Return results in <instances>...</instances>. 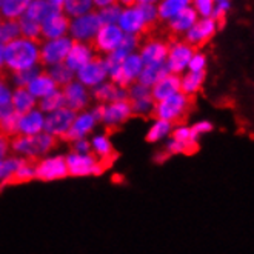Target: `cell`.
I'll return each instance as SVG.
<instances>
[{
  "label": "cell",
  "instance_id": "f5cc1de1",
  "mask_svg": "<svg viewBox=\"0 0 254 254\" xmlns=\"http://www.w3.org/2000/svg\"><path fill=\"white\" fill-rule=\"evenodd\" d=\"M113 179H114V182H121V179H124V177H121V176H114Z\"/></svg>",
  "mask_w": 254,
  "mask_h": 254
},
{
  "label": "cell",
  "instance_id": "2e32d148",
  "mask_svg": "<svg viewBox=\"0 0 254 254\" xmlns=\"http://www.w3.org/2000/svg\"><path fill=\"white\" fill-rule=\"evenodd\" d=\"M66 167L68 176H89L97 174V160L93 156V151L89 156H79V154H69L66 157Z\"/></svg>",
  "mask_w": 254,
  "mask_h": 254
},
{
  "label": "cell",
  "instance_id": "681fc988",
  "mask_svg": "<svg viewBox=\"0 0 254 254\" xmlns=\"http://www.w3.org/2000/svg\"><path fill=\"white\" fill-rule=\"evenodd\" d=\"M9 140L11 139H8V137H5V136H2V134H0V160H2V157H5L6 153H8V149H9Z\"/></svg>",
  "mask_w": 254,
  "mask_h": 254
},
{
  "label": "cell",
  "instance_id": "7bdbcfd3",
  "mask_svg": "<svg viewBox=\"0 0 254 254\" xmlns=\"http://www.w3.org/2000/svg\"><path fill=\"white\" fill-rule=\"evenodd\" d=\"M231 9V2L230 0H217V2H214V9H213V16L211 19L219 23V22H225V16L227 12Z\"/></svg>",
  "mask_w": 254,
  "mask_h": 254
},
{
  "label": "cell",
  "instance_id": "bcb514c9",
  "mask_svg": "<svg viewBox=\"0 0 254 254\" xmlns=\"http://www.w3.org/2000/svg\"><path fill=\"white\" fill-rule=\"evenodd\" d=\"M171 140H176V142H188L191 140V131H190V127H185V125H179L176 127L173 131H171Z\"/></svg>",
  "mask_w": 254,
  "mask_h": 254
},
{
  "label": "cell",
  "instance_id": "30bf717a",
  "mask_svg": "<svg viewBox=\"0 0 254 254\" xmlns=\"http://www.w3.org/2000/svg\"><path fill=\"white\" fill-rule=\"evenodd\" d=\"M102 23L97 16V12H89L83 17H79L76 20H72L69 25V31L74 37V40H83L88 42L89 39H93L97 31L100 29Z\"/></svg>",
  "mask_w": 254,
  "mask_h": 254
},
{
  "label": "cell",
  "instance_id": "f1b7e54d",
  "mask_svg": "<svg viewBox=\"0 0 254 254\" xmlns=\"http://www.w3.org/2000/svg\"><path fill=\"white\" fill-rule=\"evenodd\" d=\"M43 116L39 111H31L26 116H22L20 125H19V134H26V136H34L43 129Z\"/></svg>",
  "mask_w": 254,
  "mask_h": 254
},
{
  "label": "cell",
  "instance_id": "ab89813d",
  "mask_svg": "<svg viewBox=\"0 0 254 254\" xmlns=\"http://www.w3.org/2000/svg\"><path fill=\"white\" fill-rule=\"evenodd\" d=\"M42 69H39L36 65L28 68V69H23V71H17V72H12V79L14 82H16L17 88H26L28 83L31 82L37 74L40 72Z\"/></svg>",
  "mask_w": 254,
  "mask_h": 254
},
{
  "label": "cell",
  "instance_id": "ee69618b",
  "mask_svg": "<svg viewBox=\"0 0 254 254\" xmlns=\"http://www.w3.org/2000/svg\"><path fill=\"white\" fill-rule=\"evenodd\" d=\"M206 68V56L202 53H194L188 64V72H205Z\"/></svg>",
  "mask_w": 254,
  "mask_h": 254
},
{
  "label": "cell",
  "instance_id": "3957f363",
  "mask_svg": "<svg viewBox=\"0 0 254 254\" xmlns=\"http://www.w3.org/2000/svg\"><path fill=\"white\" fill-rule=\"evenodd\" d=\"M5 65L11 72L23 71L36 65L39 61L37 45L26 39H16L5 47Z\"/></svg>",
  "mask_w": 254,
  "mask_h": 254
},
{
  "label": "cell",
  "instance_id": "d6986e66",
  "mask_svg": "<svg viewBox=\"0 0 254 254\" xmlns=\"http://www.w3.org/2000/svg\"><path fill=\"white\" fill-rule=\"evenodd\" d=\"M91 51L86 47L85 42H80V40H72L71 42V48L66 54V59H65V65L74 71V69H82L86 64H89L91 61Z\"/></svg>",
  "mask_w": 254,
  "mask_h": 254
},
{
  "label": "cell",
  "instance_id": "ffe728a7",
  "mask_svg": "<svg viewBox=\"0 0 254 254\" xmlns=\"http://www.w3.org/2000/svg\"><path fill=\"white\" fill-rule=\"evenodd\" d=\"M94 117L91 113H85L79 117H76V121H74L72 127L64 134V136L59 139V140H64V142H77V140H82V137L85 134L91 132V129L94 128Z\"/></svg>",
  "mask_w": 254,
  "mask_h": 254
},
{
  "label": "cell",
  "instance_id": "cb8c5ba5",
  "mask_svg": "<svg viewBox=\"0 0 254 254\" xmlns=\"http://www.w3.org/2000/svg\"><path fill=\"white\" fill-rule=\"evenodd\" d=\"M11 105L14 113H17L19 116H26L28 113H31L34 110L36 97L29 94L26 88H17L11 96Z\"/></svg>",
  "mask_w": 254,
  "mask_h": 254
},
{
  "label": "cell",
  "instance_id": "484cf974",
  "mask_svg": "<svg viewBox=\"0 0 254 254\" xmlns=\"http://www.w3.org/2000/svg\"><path fill=\"white\" fill-rule=\"evenodd\" d=\"M94 99L102 102V105H105V103H113V102H119V100H124L127 99V93L124 89L117 88L114 83L111 82H107V83H102L99 88L94 89L93 93Z\"/></svg>",
  "mask_w": 254,
  "mask_h": 254
},
{
  "label": "cell",
  "instance_id": "ac0fdd59",
  "mask_svg": "<svg viewBox=\"0 0 254 254\" xmlns=\"http://www.w3.org/2000/svg\"><path fill=\"white\" fill-rule=\"evenodd\" d=\"M177 93H181V76L168 74L151 88V99L154 103H159Z\"/></svg>",
  "mask_w": 254,
  "mask_h": 254
},
{
  "label": "cell",
  "instance_id": "c3c4849f",
  "mask_svg": "<svg viewBox=\"0 0 254 254\" xmlns=\"http://www.w3.org/2000/svg\"><path fill=\"white\" fill-rule=\"evenodd\" d=\"M6 103H11V93L6 86V82L0 80V105H6Z\"/></svg>",
  "mask_w": 254,
  "mask_h": 254
},
{
  "label": "cell",
  "instance_id": "d6a6232c",
  "mask_svg": "<svg viewBox=\"0 0 254 254\" xmlns=\"http://www.w3.org/2000/svg\"><path fill=\"white\" fill-rule=\"evenodd\" d=\"M20 34L19 20H6L5 17L0 22V45H8L16 40Z\"/></svg>",
  "mask_w": 254,
  "mask_h": 254
},
{
  "label": "cell",
  "instance_id": "d590c367",
  "mask_svg": "<svg viewBox=\"0 0 254 254\" xmlns=\"http://www.w3.org/2000/svg\"><path fill=\"white\" fill-rule=\"evenodd\" d=\"M91 6H93V2H85V0H69V2H64V11L68 12V16L77 17V19L93 12L94 8Z\"/></svg>",
  "mask_w": 254,
  "mask_h": 254
},
{
  "label": "cell",
  "instance_id": "e0dca14e",
  "mask_svg": "<svg viewBox=\"0 0 254 254\" xmlns=\"http://www.w3.org/2000/svg\"><path fill=\"white\" fill-rule=\"evenodd\" d=\"M42 159H29L23 157L22 165L14 170L5 181L2 182V187H9V185H20V184H28L33 179H36V167Z\"/></svg>",
  "mask_w": 254,
  "mask_h": 254
},
{
  "label": "cell",
  "instance_id": "6da1fadb",
  "mask_svg": "<svg viewBox=\"0 0 254 254\" xmlns=\"http://www.w3.org/2000/svg\"><path fill=\"white\" fill-rule=\"evenodd\" d=\"M59 139L47 132H39L34 136H26V134H17L9 140V146L16 154L20 157L29 159H40L43 154H48L51 149L57 148Z\"/></svg>",
  "mask_w": 254,
  "mask_h": 254
},
{
  "label": "cell",
  "instance_id": "7a4b0ae2",
  "mask_svg": "<svg viewBox=\"0 0 254 254\" xmlns=\"http://www.w3.org/2000/svg\"><path fill=\"white\" fill-rule=\"evenodd\" d=\"M192 97L185 96L184 93H177L159 103H154L153 111L149 113V117L156 119V121H165L168 124L174 125H184L185 119L191 110Z\"/></svg>",
  "mask_w": 254,
  "mask_h": 254
},
{
  "label": "cell",
  "instance_id": "b9f144b4",
  "mask_svg": "<svg viewBox=\"0 0 254 254\" xmlns=\"http://www.w3.org/2000/svg\"><path fill=\"white\" fill-rule=\"evenodd\" d=\"M191 6L197 12L199 19H211L213 9H214L213 0H196L194 3H191Z\"/></svg>",
  "mask_w": 254,
  "mask_h": 254
},
{
  "label": "cell",
  "instance_id": "52a82bcc",
  "mask_svg": "<svg viewBox=\"0 0 254 254\" xmlns=\"http://www.w3.org/2000/svg\"><path fill=\"white\" fill-rule=\"evenodd\" d=\"M76 113L68 110V108H61L54 113H51L47 119L43 121V129L47 134L61 139L64 134L72 127L74 121H76Z\"/></svg>",
  "mask_w": 254,
  "mask_h": 254
},
{
  "label": "cell",
  "instance_id": "7402d4cb",
  "mask_svg": "<svg viewBox=\"0 0 254 254\" xmlns=\"http://www.w3.org/2000/svg\"><path fill=\"white\" fill-rule=\"evenodd\" d=\"M197 20H199L197 12L194 11V8L190 5L188 8H185L184 11L179 12L176 17H173L168 22V26L174 34H184V33L187 34L190 29L196 25Z\"/></svg>",
  "mask_w": 254,
  "mask_h": 254
},
{
  "label": "cell",
  "instance_id": "60d3db41",
  "mask_svg": "<svg viewBox=\"0 0 254 254\" xmlns=\"http://www.w3.org/2000/svg\"><path fill=\"white\" fill-rule=\"evenodd\" d=\"M136 6L142 11L145 23H156L159 20L156 2H148V0H143V2H136Z\"/></svg>",
  "mask_w": 254,
  "mask_h": 254
},
{
  "label": "cell",
  "instance_id": "f35d334b",
  "mask_svg": "<svg viewBox=\"0 0 254 254\" xmlns=\"http://www.w3.org/2000/svg\"><path fill=\"white\" fill-rule=\"evenodd\" d=\"M173 131V125L165 122V121H156V124L151 127V129L148 131L146 134V142L149 143H154L160 139H163L165 136H168V134Z\"/></svg>",
  "mask_w": 254,
  "mask_h": 254
},
{
  "label": "cell",
  "instance_id": "4fadbf2b",
  "mask_svg": "<svg viewBox=\"0 0 254 254\" xmlns=\"http://www.w3.org/2000/svg\"><path fill=\"white\" fill-rule=\"evenodd\" d=\"M64 99H65V108L77 113L89 105V97L86 89L82 83L79 82H71L65 88L61 89Z\"/></svg>",
  "mask_w": 254,
  "mask_h": 254
},
{
  "label": "cell",
  "instance_id": "8992f818",
  "mask_svg": "<svg viewBox=\"0 0 254 254\" xmlns=\"http://www.w3.org/2000/svg\"><path fill=\"white\" fill-rule=\"evenodd\" d=\"M194 53H196V50H192L185 42H174L168 50V57L165 62L168 72L179 76L184 69L188 68Z\"/></svg>",
  "mask_w": 254,
  "mask_h": 254
},
{
  "label": "cell",
  "instance_id": "5b68a950",
  "mask_svg": "<svg viewBox=\"0 0 254 254\" xmlns=\"http://www.w3.org/2000/svg\"><path fill=\"white\" fill-rule=\"evenodd\" d=\"M69 48H71V40L64 39V37L45 43L42 51H39L37 64L42 65V66L65 64V59H66V54H68Z\"/></svg>",
  "mask_w": 254,
  "mask_h": 254
},
{
  "label": "cell",
  "instance_id": "4316f807",
  "mask_svg": "<svg viewBox=\"0 0 254 254\" xmlns=\"http://www.w3.org/2000/svg\"><path fill=\"white\" fill-rule=\"evenodd\" d=\"M190 5H191V2H188V0H163V2L157 3L159 20L170 22L173 17H176L179 12L188 8Z\"/></svg>",
  "mask_w": 254,
  "mask_h": 254
},
{
  "label": "cell",
  "instance_id": "5bb4252c",
  "mask_svg": "<svg viewBox=\"0 0 254 254\" xmlns=\"http://www.w3.org/2000/svg\"><path fill=\"white\" fill-rule=\"evenodd\" d=\"M131 117H132V113L129 108L128 99H124V100H119V102H113V103H110V105H105V108H103L102 121L107 125L121 127L122 122L128 121V119H131Z\"/></svg>",
  "mask_w": 254,
  "mask_h": 254
},
{
  "label": "cell",
  "instance_id": "603a6c76",
  "mask_svg": "<svg viewBox=\"0 0 254 254\" xmlns=\"http://www.w3.org/2000/svg\"><path fill=\"white\" fill-rule=\"evenodd\" d=\"M56 88H57V85L51 79L48 71H45V69H42L26 86V89L33 97H47L51 93H54Z\"/></svg>",
  "mask_w": 254,
  "mask_h": 254
},
{
  "label": "cell",
  "instance_id": "7c38bea8",
  "mask_svg": "<svg viewBox=\"0 0 254 254\" xmlns=\"http://www.w3.org/2000/svg\"><path fill=\"white\" fill-rule=\"evenodd\" d=\"M170 47L162 40L153 39L148 40L140 47V59L145 66L149 65H163L167 62Z\"/></svg>",
  "mask_w": 254,
  "mask_h": 254
},
{
  "label": "cell",
  "instance_id": "74e56055",
  "mask_svg": "<svg viewBox=\"0 0 254 254\" xmlns=\"http://www.w3.org/2000/svg\"><path fill=\"white\" fill-rule=\"evenodd\" d=\"M29 2H3L0 9L6 20H19L25 14Z\"/></svg>",
  "mask_w": 254,
  "mask_h": 254
},
{
  "label": "cell",
  "instance_id": "db71d44e",
  "mask_svg": "<svg viewBox=\"0 0 254 254\" xmlns=\"http://www.w3.org/2000/svg\"><path fill=\"white\" fill-rule=\"evenodd\" d=\"M2 3H3V2H0V8H2Z\"/></svg>",
  "mask_w": 254,
  "mask_h": 254
},
{
  "label": "cell",
  "instance_id": "7dc6e473",
  "mask_svg": "<svg viewBox=\"0 0 254 254\" xmlns=\"http://www.w3.org/2000/svg\"><path fill=\"white\" fill-rule=\"evenodd\" d=\"M71 146V154H79V156H89L91 154V143H88L86 140H77L69 143Z\"/></svg>",
  "mask_w": 254,
  "mask_h": 254
},
{
  "label": "cell",
  "instance_id": "8fae6325",
  "mask_svg": "<svg viewBox=\"0 0 254 254\" xmlns=\"http://www.w3.org/2000/svg\"><path fill=\"white\" fill-rule=\"evenodd\" d=\"M107 65H105V56L94 54L89 64H86L82 69H79V80L82 85H97L107 77Z\"/></svg>",
  "mask_w": 254,
  "mask_h": 254
},
{
  "label": "cell",
  "instance_id": "d4e9b609",
  "mask_svg": "<svg viewBox=\"0 0 254 254\" xmlns=\"http://www.w3.org/2000/svg\"><path fill=\"white\" fill-rule=\"evenodd\" d=\"M168 69H167V65H149V66H145L142 69V72L139 74V77L136 79V83L142 85V86H146L151 89L159 80H162L165 76H168Z\"/></svg>",
  "mask_w": 254,
  "mask_h": 254
},
{
  "label": "cell",
  "instance_id": "f6af8a7d",
  "mask_svg": "<svg viewBox=\"0 0 254 254\" xmlns=\"http://www.w3.org/2000/svg\"><path fill=\"white\" fill-rule=\"evenodd\" d=\"M213 128H214L213 124H211V122H208V121L197 122L196 125H192V127L190 128V131H191V140L197 142L202 134H206V132L213 131Z\"/></svg>",
  "mask_w": 254,
  "mask_h": 254
},
{
  "label": "cell",
  "instance_id": "9c48e42d",
  "mask_svg": "<svg viewBox=\"0 0 254 254\" xmlns=\"http://www.w3.org/2000/svg\"><path fill=\"white\" fill-rule=\"evenodd\" d=\"M217 33V23L213 19H199L190 31L185 34V43L190 45L192 50L197 47H203L210 42Z\"/></svg>",
  "mask_w": 254,
  "mask_h": 254
},
{
  "label": "cell",
  "instance_id": "f546056e",
  "mask_svg": "<svg viewBox=\"0 0 254 254\" xmlns=\"http://www.w3.org/2000/svg\"><path fill=\"white\" fill-rule=\"evenodd\" d=\"M205 77L206 72H187L181 79V93L188 97H192L197 91H200Z\"/></svg>",
  "mask_w": 254,
  "mask_h": 254
},
{
  "label": "cell",
  "instance_id": "f907efd6",
  "mask_svg": "<svg viewBox=\"0 0 254 254\" xmlns=\"http://www.w3.org/2000/svg\"><path fill=\"white\" fill-rule=\"evenodd\" d=\"M170 153H167L165 149H163V151H160V153H157L156 154V157H154V162H157V163H163L167 159H170Z\"/></svg>",
  "mask_w": 254,
  "mask_h": 254
},
{
  "label": "cell",
  "instance_id": "83f0119b",
  "mask_svg": "<svg viewBox=\"0 0 254 254\" xmlns=\"http://www.w3.org/2000/svg\"><path fill=\"white\" fill-rule=\"evenodd\" d=\"M19 28L23 34V39L31 40L36 45H45V40L42 39V25L33 19L26 17L25 14L19 19Z\"/></svg>",
  "mask_w": 254,
  "mask_h": 254
},
{
  "label": "cell",
  "instance_id": "e575fe53",
  "mask_svg": "<svg viewBox=\"0 0 254 254\" xmlns=\"http://www.w3.org/2000/svg\"><path fill=\"white\" fill-rule=\"evenodd\" d=\"M122 3L121 2H111L107 8L99 9L97 16L100 19L102 25H114L116 22H119L122 16Z\"/></svg>",
  "mask_w": 254,
  "mask_h": 254
},
{
  "label": "cell",
  "instance_id": "4dcf8cb0",
  "mask_svg": "<svg viewBox=\"0 0 254 254\" xmlns=\"http://www.w3.org/2000/svg\"><path fill=\"white\" fill-rule=\"evenodd\" d=\"M39 113H54L61 108H65V99L62 91H54L50 96L43 97L39 103H36Z\"/></svg>",
  "mask_w": 254,
  "mask_h": 254
},
{
  "label": "cell",
  "instance_id": "1f68e13d",
  "mask_svg": "<svg viewBox=\"0 0 254 254\" xmlns=\"http://www.w3.org/2000/svg\"><path fill=\"white\" fill-rule=\"evenodd\" d=\"M20 119L22 116H19L17 113H11L5 117L0 119V134L8 139H12L14 136L19 134V125H20Z\"/></svg>",
  "mask_w": 254,
  "mask_h": 254
},
{
  "label": "cell",
  "instance_id": "8d00e7d4",
  "mask_svg": "<svg viewBox=\"0 0 254 254\" xmlns=\"http://www.w3.org/2000/svg\"><path fill=\"white\" fill-rule=\"evenodd\" d=\"M122 69H124V72L127 74V77L131 82L136 80L139 77V74L142 72V69H143V62H142L140 56L129 54L124 61V64H122Z\"/></svg>",
  "mask_w": 254,
  "mask_h": 254
},
{
  "label": "cell",
  "instance_id": "9a60e30c",
  "mask_svg": "<svg viewBox=\"0 0 254 254\" xmlns=\"http://www.w3.org/2000/svg\"><path fill=\"white\" fill-rule=\"evenodd\" d=\"M69 25L71 20L68 16H65V14H54V16L42 22V39H48V42L61 39L64 34H66Z\"/></svg>",
  "mask_w": 254,
  "mask_h": 254
},
{
  "label": "cell",
  "instance_id": "836d02e7",
  "mask_svg": "<svg viewBox=\"0 0 254 254\" xmlns=\"http://www.w3.org/2000/svg\"><path fill=\"white\" fill-rule=\"evenodd\" d=\"M48 74L51 76V79L54 80V83L57 86H61V89L65 88L66 85H69L72 82V79H74V71H71L65 64L54 65L53 69H50Z\"/></svg>",
  "mask_w": 254,
  "mask_h": 254
},
{
  "label": "cell",
  "instance_id": "44dd1931",
  "mask_svg": "<svg viewBox=\"0 0 254 254\" xmlns=\"http://www.w3.org/2000/svg\"><path fill=\"white\" fill-rule=\"evenodd\" d=\"M119 23H121V29H124L127 34H137L140 31V28L145 25V19L142 11L136 6V2H132L131 8L122 11Z\"/></svg>",
  "mask_w": 254,
  "mask_h": 254
},
{
  "label": "cell",
  "instance_id": "ba28073f",
  "mask_svg": "<svg viewBox=\"0 0 254 254\" xmlns=\"http://www.w3.org/2000/svg\"><path fill=\"white\" fill-rule=\"evenodd\" d=\"M66 176H68V167H66V157L64 156L43 159L36 167V179L43 182L59 181V179H65Z\"/></svg>",
  "mask_w": 254,
  "mask_h": 254
},
{
  "label": "cell",
  "instance_id": "816d5d0a",
  "mask_svg": "<svg viewBox=\"0 0 254 254\" xmlns=\"http://www.w3.org/2000/svg\"><path fill=\"white\" fill-rule=\"evenodd\" d=\"M3 54H5V47H3V45H0V68H2V66H3V64H5Z\"/></svg>",
  "mask_w": 254,
  "mask_h": 254
},
{
  "label": "cell",
  "instance_id": "277c9868",
  "mask_svg": "<svg viewBox=\"0 0 254 254\" xmlns=\"http://www.w3.org/2000/svg\"><path fill=\"white\" fill-rule=\"evenodd\" d=\"M122 39H124V33L119 26L102 25L97 34L85 43L89 48V51H94V54H99V56L107 54L108 56L110 53H113L119 48Z\"/></svg>",
  "mask_w": 254,
  "mask_h": 254
}]
</instances>
